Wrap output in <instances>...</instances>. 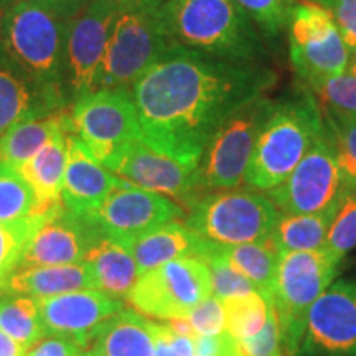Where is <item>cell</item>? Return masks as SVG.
Returning <instances> with one entry per match:
<instances>
[{
  "mask_svg": "<svg viewBox=\"0 0 356 356\" xmlns=\"http://www.w3.org/2000/svg\"><path fill=\"white\" fill-rule=\"evenodd\" d=\"M208 248L210 241H204L178 220L159 226L129 243L139 274L180 257L197 256L203 259Z\"/></svg>",
  "mask_w": 356,
  "mask_h": 356,
  "instance_id": "obj_23",
  "label": "cell"
},
{
  "mask_svg": "<svg viewBox=\"0 0 356 356\" xmlns=\"http://www.w3.org/2000/svg\"><path fill=\"white\" fill-rule=\"evenodd\" d=\"M17 2H20V0H0V10L6 12L7 8H10L12 6H15Z\"/></svg>",
  "mask_w": 356,
  "mask_h": 356,
  "instance_id": "obj_47",
  "label": "cell"
},
{
  "mask_svg": "<svg viewBox=\"0 0 356 356\" xmlns=\"http://www.w3.org/2000/svg\"><path fill=\"white\" fill-rule=\"evenodd\" d=\"M68 109L24 121L0 136V162L19 167L33 157L48 140L66 127Z\"/></svg>",
  "mask_w": 356,
  "mask_h": 356,
  "instance_id": "obj_28",
  "label": "cell"
},
{
  "mask_svg": "<svg viewBox=\"0 0 356 356\" xmlns=\"http://www.w3.org/2000/svg\"><path fill=\"white\" fill-rule=\"evenodd\" d=\"M68 114L73 132L102 165L142 137L131 89H96L74 101Z\"/></svg>",
  "mask_w": 356,
  "mask_h": 356,
  "instance_id": "obj_10",
  "label": "cell"
},
{
  "mask_svg": "<svg viewBox=\"0 0 356 356\" xmlns=\"http://www.w3.org/2000/svg\"><path fill=\"white\" fill-rule=\"evenodd\" d=\"M322 114L343 178L356 181V118H346L327 109H322Z\"/></svg>",
  "mask_w": 356,
  "mask_h": 356,
  "instance_id": "obj_33",
  "label": "cell"
},
{
  "mask_svg": "<svg viewBox=\"0 0 356 356\" xmlns=\"http://www.w3.org/2000/svg\"><path fill=\"white\" fill-rule=\"evenodd\" d=\"M160 13L178 47L234 63L262 65V35L236 0H165Z\"/></svg>",
  "mask_w": 356,
  "mask_h": 356,
  "instance_id": "obj_2",
  "label": "cell"
},
{
  "mask_svg": "<svg viewBox=\"0 0 356 356\" xmlns=\"http://www.w3.org/2000/svg\"><path fill=\"white\" fill-rule=\"evenodd\" d=\"M13 61L0 43V136L17 124L65 111Z\"/></svg>",
  "mask_w": 356,
  "mask_h": 356,
  "instance_id": "obj_20",
  "label": "cell"
},
{
  "mask_svg": "<svg viewBox=\"0 0 356 356\" xmlns=\"http://www.w3.org/2000/svg\"><path fill=\"white\" fill-rule=\"evenodd\" d=\"M70 20L44 0H20L2 13L0 43L40 88L70 108L66 86V38Z\"/></svg>",
  "mask_w": 356,
  "mask_h": 356,
  "instance_id": "obj_3",
  "label": "cell"
},
{
  "mask_svg": "<svg viewBox=\"0 0 356 356\" xmlns=\"http://www.w3.org/2000/svg\"><path fill=\"white\" fill-rule=\"evenodd\" d=\"M104 167L137 188L172 198L186 213L203 197L197 184V165L160 152L142 137L124 147Z\"/></svg>",
  "mask_w": 356,
  "mask_h": 356,
  "instance_id": "obj_13",
  "label": "cell"
},
{
  "mask_svg": "<svg viewBox=\"0 0 356 356\" xmlns=\"http://www.w3.org/2000/svg\"><path fill=\"white\" fill-rule=\"evenodd\" d=\"M267 37H279L287 29L293 0H236Z\"/></svg>",
  "mask_w": 356,
  "mask_h": 356,
  "instance_id": "obj_35",
  "label": "cell"
},
{
  "mask_svg": "<svg viewBox=\"0 0 356 356\" xmlns=\"http://www.w3.org/2000/svg\"><path fill=\"white\" fill-rule=\"evenodd\" d=\"M210 251L221 257L231 269L246 277L257 292L269 299L273 297L280 254L269 239L257 243L231 244V246L211 243Z\"/></svg>",
  "mask_w": 356,
  "mask_h": 356,
  "instance_id": "obj_25",
  "label": "cell"
},
{
  "mask_svg": "<svg viewBox=\"0 0 356 356\" xmlns=\"http://www.w3.org/2000/svg\"><path fill=\"white\" fill-rule=\"evenodd\" d=\"M323 127L322 108L305 88L297 96L275 102L257 137L244 185L261 193L277 188L299 165Z\"/></svg>",
  "mask_w": 356,
  "mask_h": 356,
  "instance_id": "obj_4",
  "label": "cell"
},
{
  "mask_svg": "<svg viewBox=\"0 0 356 356\" xmlns=\"http://www.w3.org/2000/svg\"><path fill=\"white\" fill-rule=\"evenodd\" d=\"M340 261L327 249L282 252L270 300L277 314L284 355L296 356L312 305L335 280Z\"/></svg>",
  "mask_w": 356,
  "mask_h": 356,
  "instance_id": "obj_6",
  "label": "cell"
},
{
  "mask_svg": "<svg viewBox=\"0 0 356 356\" xmlns=\"http://www.w3.org/2000/svg\"><path fill=\"white\" fill-rule=\"evenodd\" d=\"M2 13H3V12H2V10H0V22H2Z\"/></svg>",
  "mask_w": 356,
  "mask_h": 356,
  "instance_id": "obj_51",
  "label": "cell"
},
{
  "mask_svg": "<svg viewBox=\"0 0 356 356\" xmlns=\"http://www.w3.org/2000/svg\"><path fill=\"white\" fill-rule=\"evenodd\" d=\"M44 2L56 13H60L63 19L71 22L83 12V8L88 6L89 0H44Z\"/></svg>",
  "mask_w": 356,
  "mask_h": 356,
  "instance_id": "obj_43",
  "label": "cell"
},
{
  "mask_svg": "<svg viewBox=\"0 0 356 356\" xmlns=\"http://www.w3.org/2000/svg\"><path fill=\"white\" fill-rule=\"evenodd\" d=\"M40 317L47 335L66 337L89 350L101 327L122 312V300L99 291H74L51 297H37Z\"/></svg>",
  "mask_w": 356,
  "mask_h": 356,
  "instance_id": "obj_18",
  "label": "cell"
},
{
  "mask_svg": "<svg viewBox=\"0 0 356 356\" xmlns=\"http://www.w3.org/2000/svg\"><path fill=\"white\" fill-rule=\"evenodd\" d=\"M341 186L343 173L338 167L327 127H323L299 165L267 197L279 213L309 215L337 207Z\"/></svg>",
  "mask_w": 356,
  "mask_h": 356,
  "instance_id": "obj_12",
  "label": "cell"
},
{
  "mask_svg": "<svg viewBox=\"0 0 356 356\" xmlns=\"http://www.w3.org/2000/svg\"><path fill=\"white\" fill-rule=\"evenodd\" d=\"M165 323L172 328L173 332L177 333V335L188 337V338H198L197 333H195V330H193V327H191L188 318H172V320H167Z\"/></svg>",
  "mask_w": 356,
  "mask_h": 356,
  "instance_id": "obj_45",
  "label": "cell"
},
{
  "mask_svg": "<svg viewBox=\"0 0 356 356\" xmlns=\"http://www.w3.org/2000/svg\"><path fill=\"white\" fill-rule=\"evenodd\" d=\"M287 30L292 68L304 86L346 73L350 50L327 8L296 2Z\"/></svg>",
  "mask_w": 356,
  "mask_h": 356,
  "instance_id": "obj_11",
  "label": "cell"
},
{
  "mask_svg": "<svg viewBox=\"0 0 356 356\" xmlns=\"http://www.w3.org/2000/svg\"><path fill=\"white\" fill-rule=\"evenodd\" d=\"M203 259L207 261L211 273V296L218 297V299H228V297L243 296V293L256 291V287L246 277L231 269L221 257L213 254L210 248H208Z\"/></svg>",
  "mask_w": 356,
  "mask_h": 356,
  "instance_id": "obj_37",
  "label": "cell"
},
{
  "mask_svg": "<svg viewBox=\"0 0 356 356\" xmlns=\"http://www.w3.org/2000/svg\"><path fill=\"white\" fill-rule=\"evenodd\" d=\"M79 356H104V355L99 353V351L95 350V348H89V350H84Z\"/></svg>",
  "mask_w": 356,
  "mask_h": 356,
  "instance_id": "obj_48",
  "label": "cell"
},
{
  "mask_svg": "<svg viewBox=\"0 0 356 356\" xmlns=\"http://www.w3.org/2000/svg\"><path fill=\"white\" fill-rule=\"evenodd\" d=\"M185 213V208L172 198L122 180L86 218L106 238L129 244L159 226L181 220Z\"/></svg>",
  "mask_w": 356,
  "mask_h": 356,
  "instance_id": "obj_15",
  "label": "cell"
},
{
  "mask_svg": "<svg viewBox=\"0 0 356 356\" xmlns=\"http://www.w3.org/2000/svg\"><path fill=\"white\" fill-rule=\"evenodd\" d=\"M86 289L95 291L91 270L86 262L19 267L10 275L0 279V296L19 293L30 297H51Z\"/></svg>",
  "mask_w": 356,
  "mask_h": 356,
  "instance_id": "obj_22",
  "label": "cell"
},
{
  "mask_svg": "<svg viewBox=\"0 0 356 356\" xmlns=\"http://www.w3.org/2000/svg\"><path fill=\"white\" fill-rule=\"evenodd\" d=\"M356 248V181L343 178L325 249L341 262Z\"/></svg>",
  "mask_w": 356,
  "mask_h": 356,
  "instance_id": "obj_31",
  "label": "cell"
},
{
  "mask_svg": "<svg viewBox=\"0 0 356 356\" xmlns=\"http://www.w3.org/2000/svg\"><path fill=\"white\" fill-rule=\"evenodd\" d=\"M0 356H26V350L0 330Z\"/></svg>",
  "mask_w": 356,
  "mask_h": 356,
  "instance_id": "obj_44",
  "label": "cell"
},
{
  "mask_svg": "<svg viewBox=\"0 0 356 356\" xmlns=\"http://www.w3.org/2000/svg\"><path fill=\"white\" fill-rule=\"evenodd\" d=\"M221 300L225 305L226 332L236 341L257 335L273 310V300L257 291Z\"/></svg>",
  "mask_w": 356,
  "mask_h": 356,
  "instance_id": "obj_30",
  "label": "cell"
},
{
  "mask_svg": "<svg viewBox=\"0 0 356 356\" xmlns=\"http://www.w3.org/2000/svg\"><path fill=\"white\" fill-rule=\"evenodd\" d=\"M236 345H238V351L241 356H286L284 355L282 335H280L279 320L274 305L264 328L257 335L248 338V340L236 341Z\"/></svg>",
  "mask_w": 356,
  "mask_h": 356,
  "instance_id": "obj_38",
  "label": "cell"
},
{
  "mask_svg": "<svg viewBox=\"0 0 356 356\" xmlns=\"http://www.w3.org/2000/svg\"><path fill=\"white\" fill-rule=\"evenodd\" d=\"M84 348L66 337L47 335L26 348V356H79Z\"/></svg>",
  "mask_w": 356,
  "mask_h": 356,
  "instance_id": "obj_42",
  "label": "cell"
},
{
  "mask_svg": "<svg viewBox=\"0 0 356 356\" xmlns=\"http://www.w3.org/2000/svg\"><path fill=\"white\" fill-rule=\"evenodd\" d=\"M155 356H197V338L177 335L168 325L149 320Z\"/></svg>",
  "mask_w": 356,
  "mask_h": 356,
  "instance_id": "obj_40",
  "label": "cell"
},
{
  "mask_svg": "<svg viewBox=\"0 0 356 356\" xmlns=\"http://www.w3.org/2000/svg\"><path fill=\"white\" fill-rule=\"evenodd\" d=\"M277 74L259 63H234L172 48L132 84L142 139L198 167L204 147L231 114L266 96Z\"/></svg>",
  "mask_w": 356,
  "mask_h": 356,
  "instance_id": "obj_1",
  "label": "cell"
},
{
  "mask_svg": "<svg viewBox=\"0 0 356 356\" xmlns=\"http://www.w3.org/2000/svg\"><path fill=\"white\" fill-rule=\"evenodd\" d=\"M304 88L320 102L322 109L356 118V76L353 74L343 73Z\"/></svg>",
  "mask_w": 356,
  "mask_h": 356,
  "instance_id": "obj_34",
  "label": "cell"
},
{
  "mask_svg": "<svg viewBox=\"0 0 356 356\" xmlns=\"http://www.w3.org/2000/svg\"><path fill=\"white\" fill-rule=\"evenodd\" d=\"M296 356H356V277L332 282L312 305Z\"/></svg>",
  "mask_w": 356,
  "mask_h": 356,
  "instance_id": "obj_17",
  "label": "cell"
},
{
  "mask_svg": "<svg viewBox=\"0 0 356 356\" xmlns=\"http://www.w3.org/2000/svg\"><path fill=\"white\" fill-rule=\"evenodd\" d=\"M92 348L104 356H155L149 318L124 309L102 325Z\"/></svg>",
  "mask_w": 356,
  "mask_h": 356,
  "instance_id": "obj_26",
  "label": "cell"
},
{
  "mask_svg": "<svg viewBox=\"0 0 356 356\" xmlns=\"http://www.w3.org/2000/svg\"><path fill=\"white\" fill-rule=\"evenodd\" d=\"M84 262L91 270L95 291L122 302L140 275L129 244L106 238L104 234L96 239Z\"/></svg>",
  "mask_w": 356,
  "mask_h": 356,
  "instance_id": "obj_24",
  "label": "cell"
},
{
  "mask_svg": "<svg viewBox=\"0 0 356 356\" xmlns=\"http://www.w3.org/2000/svg\"><path fill=\"white\" fill-rule=\"evenodd\" d=\"M119 0H89L66 38V86L71 104L96 91Z\"/></svg>",
  "mask_w": 356,
  "mask_h": 356,
  "instance_id": "obj_14",
  "label": "cell"
},
{
  "mask_svg": "<svg viewBox=\"0 0 356 356\" xmlns=\"http://www.w3.org/2000/svg\"><path fill=\"white\" fill-rule=\"evenodd\" d=\"M66 149L68 160L61 186V203L70 211L86 218L101 207L122 180L97 162L74 132L66 136Z\"/></svg>",
  "mask_w": 356,
  "mask_h": 356,
  "instance_id": "obj_19",
  "label": "cell"
},
{
  "mask_svg": "<svg viewBox=\"0 0 356 356\" xmlns=\"http://www.w3.org/2000/svg\"><path fill=\"white\" fill-rule=\"evenodd\" d=\"M186 318L190 320L197 337H216L226 332L225 305L215 296H210L195 307Z\"/></svg>",
  "mask_w": 356,
  "mask_h": 356,
  "instance_id": "obj_39",
  "label": "cell"
},
{
  "mask_svg": "<svg viewBox=\"0 0 356 356\" xmlns=\"http://www.w3.org/2000/svg\"><path fill=\"white\" fill-rule=\"evenodd\" d=\"M277 218L273 200L261 191L231 188L203 195L191 207L185 225L204 241L231 246L264 241Z\"/></svg>",
  "mask_w": 356,
  "mask_h": 356,
  "instance_id": "obj_7",
  "label": "cell"
},
{
  "mask_svg": "<svg viewBox=\"0 0 356 356\" xmlns=\"http://www.w3.org/2000/svg\"><path fill=\"white\" fill-rule=\"evenodd\" d=\"M155 2H165V0H155Z\"/></svg>",
  "mask_w": 356,
  "mask_h": 356,
  "instance_id": "obj_52",
  "label": "cell"
},
{
  "mask_svg": "<svg viewBox=\"0 0 356 356\" xmlns=\"http://www.w3.org/2000/svg\"><path fill=\"white\" fill-rule=\"evenodd\" d=\"M99 236L101 233L88 218L70 211L60 202L42 215L33 216L19 267L84 262Z\"/></svg>",
  "mask_w": 356,
  "mask_h": 356,
  "instance_id": "obj_16",
  "label": "cell"
},
{
  "mask_svg": "<svg viewBox=\"0 0 356 356\" xmlns=\"http://www.w3.org/2000/svg\"><path fill=\"white\" fill-rule=\"evenodd\" d=\"M346 71H348L350 74H353V76H356V48L350 53V63H348V70Z\"/></svg>",
  "mask_w": 356,
  "mask_h": 356,
  "instance_id": "obj_46",
  "label": "cell"
},
{
  "mask_svg": "<svg viewBox=\"0 0 356 356\" xmlns=\"http://www.w3.org/2000/svg\"><path fill=\"white\" fill-rule=\"evenodd\" d=\"M68 132H73L70 114L65 129L56 132L33 157L15 167L33 191V216L42 215L61 202V186H63L66 160H68V149H66Z\"/></svg>",
  "mask_w": 356,
  "mask_h": 356,
  "instance_id": "obj_21",
  "label": "cell"
},
{
  "mask_svg": "<svg viewBox=\"0 0 356 356\" xmlns=\"http://www.w3.org/2000/svg\"><path fill=\"white\" fill-rule=\"evenodd\" d=\"M304 2H312V3H317V6H322L327 8L328 3H330V0H304Z\"/></svg>",
  "mask_w": 356,
  "mask_h": 356,
  "instance_id": "obj_49",
  "label": "cell"
},
{
  "mask_svg": "<svg viewBox=\"0 0 356 356\" xmlns=\"http://www.w3.org/2000/svg\"><path fill=\"white\" fill-rule=\"evenodd\" d=\"M35 197L29 184L10 163L0 162V222L33 216Z\"/></svg>",
  "mask_w": 356,
  "mask_h": 356,
  "instance_id": "obj_32",
  "label": "cell"
},
{
  "mask_svg": "<svg viewBox=\"0 0 356 356\" xmlns=\"http://www.w3.org/2000/svg\"><path fill=\"white\" fill-rule=\"evenodd\" d=\"M211 296V273L207 261L190 256L170 261L139 275L126 302L144 317L186 318Z\"/></svg>",
  "mask_w": 356,
  "mask_h": 356,
  "instance_id": "obj_9",
  "label": "cell"
},
{
  "mask_svg": "<svg viewBox=\"0 0 356 356\" xmlns=\"http://www.w3.org/2000/svg\"><path fill=\"white\" fill-rule=\"evenodd\" d=\"M327 10L340 30L350 53L356 48V0H330Z\"/></svg>",
  "mask_w": 356,
  "mask_h": 356,
  "instance_id": "obj_41",
  "label": "cell"
},
{
  "mask_svg": "<svg viewBox=\"0 0 356 356\" xmlns=\"http://www.w3.org/2000/svg\"><path fill=\"white\" fill-rule=\"evenodd\" d=\"M335 208L309 215H286L279 213L273 233L267 239L279 254L297 251H317L325 248Z\"/></svg>",
  "mask_w": 356,
  "mask_h": 356,
  "instance_id": "obj_27",
  "label": "cell"
},
{
  "mask_svg": "<svg viewBox=\"0 0 356 356\" xmlns=\"http://www.w3.org/2000/svg\"><path fill=\"white\" fill-rule=\"evenodd\" d=\"M0 330L25 350L47 337L37 297L19 293L0 296Z\"/></svg>",
  "mask_w": 356,
  "mask_h": 356,
  "instance_id": "obj_29",
  "label": "cell"
},
{
  "mask_svg": "<svg viewBox=\"0 0 356 356\" xmlns=\"http://www.w3.org/2000/svg\"><path fill=\"white\" fill-rule=\"evenodd\" d=\"M225 356H241V353H239L238 350H234V351H231V353H228V355H225Z\"/></svg>",
  "mask_w": 356,
  "mask_h": 356,
  "instance_id": "obj_50",
  "label": "cell"
},
{
  "mask_svg": "<svg viewBox=\"0 0 356 356\" xmlns=\"http://www.w3.org/2000/svg\"><path fill=\"white\" fill-rule=\"evenodd\" d=\"M274 106V101L261 96L239 108L216 129L197 168L200 193L238 188L244 184L257 137Z\"/></svg>",
  "mask_w": 356,
  "mask_h": 356,
  "instance_id": "obj_8",
  "label": "cell"
},
{
  "mask_svg": "<svg viewBox=\"0 0 356 356\" xmlns=\"http://www.w3.org/2000/svg\"><path fill=\"white\" fill-rule=\"evenodd\" d=\"M155 0H119L97 89H131L147 70L178 47L168 37Z\"/></svg>",
  "mask_w": 356,
  "mask_h": 356,
  "instance_id": "obj_5",
  "label": "cell"
},
{
  "mask_svg": "<svg viewBox=\"0 0 356 356\" xmlns=\"http://www.w3.org/2000/svg\"><path fill=\"white\" fill-rule=\"evenodd\" d=\"M33 216L17 222H0V279L10 275L20 264Z\"/></svg>",
  "mask_w": 356,
  "mask_h": 356,
  "instance_id": "obj_36",
  "label": "cell"
}]
</instances>
